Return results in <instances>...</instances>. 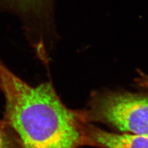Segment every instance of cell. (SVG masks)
<instances>
[{
    "instance_id": "1",
    "label": "cell",
    "mask_w": 148,
    "mask_h": 148,
    "mask_svg": "<svg viewBox=\"0 0 148 148\" xmlns=\"http://www.w3.org/2000/svg\"><path fill=\"white\" fill-rule=\"evenodd\" d=\"M0 89L5 99L1 122L17 148H78L84 146L82 110L69 109L52 83L32 86L0 60Z\"/></svg>"
},
{
    "instance_id": "5",
    "label": "cell",
    "mask_w": 148,
    "mask_h": 148,
    "mask_svg": "<svg viewBox=\"0 0 148 148\" xmlns=\"http://www.w3.org/2000/svg\"><path fill=\"white\" fill-rule=\"evenodd\" d=\"M0 148H17L12 135L3 123H0Z\"/></svg>"
},
{
    "instance_id": "3",
    "label": "cell",
    "mask_w": 148,
    "mask_h": 148,
    "mask_svg": "<svg viewBox=\"0 0 148 148\" xmlns=\"http://www.w3.org/2000/svg\"><path fill=\"white\" fill-rule=\"evenodd\" d=\"M85 145L101 148H148V136L111 133L86 122Z\"/></svg>"
},
{
    "instance_id": "2",
    "label": "cell",
    "mask_w": 148,
    "mask_h": 148,
    "mask_svg": "<svg viewBox=\"0 0 148 148\" xmlns=\"http://www.w3.org/2000/svg\"><path fill=\"white\" fill-rule=\"evenodd\" d=\"M82 113L86 122H99L123 132L148 136V95L99 92L93 95L88 109Z\"/></svg>"
},
{
    "instance_id": "4",
    "label": "cell",
    "mask_w": 148,
    "mask_h": 148,
    "mask_svg": "<svg viewBox=\"0 0 148 148\" xmlns=\"http://www.w3.org/2000/svg\"><path fill=\"white\" fill-rule=\"evenodd\" d=\"M18 9L36 17H41L48 10L51 0H10Z\"/></svg>"
}]
</instances>
